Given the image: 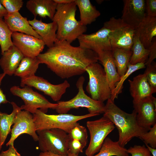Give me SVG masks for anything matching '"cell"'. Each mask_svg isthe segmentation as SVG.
Here are the masks:
<instances>
[{
  "label": "cell",
  "mask_w": 156,
  "mask_h": 156,
  "mask_svg": "<svg viewBox=\"0 0 156 156\" xmlns=\"http://www.w3.org/2000/svg\"><path fill=\"white\" fill-rule=\"evenodd\" d=\"M145 144H149L152 148H156V124L152 127L148 131L143 134L139 138Z\"/></svg>",
  "instance_id": "cell-34"
},
{
  "label": "cell",
  "mask_w": 156,
  "mask_h": 156,
  "mask_svg": "<svg viewBox=\"0 0 156 156\" xmlns=\"http://www.w3.org/2000/svg\"><path fill=\"white\" fill-rule=\"evenodd\" d=\"M147 66L146 78L148 83L154 93L156 92V66L152 63Z\"/></svg>",
  "instance_id": "cell-35"
},
{
  "label": "cell",
  "mask_w": 156,
  "mask_h": 156,
  "mask_svg": "<svg viewBox=\"0 0 156 156\" xmlns=\"http://www.w3.org/2000/svg\"><path fill=\"white\" fill-rule=\"evenodd\" d=\"M103 116L109 119L117 129L119 136L118 141L123 147L133 138H140L148 131L139 125L134 109L131 113H127L116 105L110 99L107 100L105 105Z\"/></svg>",
  "instance_id": "cell-2"
},
{
  "label": "cell",
  "mask_w": 156,
  "mask_h": 156,
  "mask_svg": "<svg viewBox=\"0 0 156 156\" xmlns=\"http://www.w3.org/2000/svg\"><path fill=\"white\" fill-rule=\"evenodd\" d=\"M12 32L4 20L0 18V45L1 55L13 45L12 39Z\"/></svg>",
  "instance_id": "cell-31"
},
{
  "label": "cell",
  "mask_w": 156,
  "mask_h": 156,
  "mask_svg": "<svg viewBox=\"0 0 156 156\" xmlns=\"http://www.w3.org/2000/svg\"><path fill=\"white\" fill-rule=\"evenodd\" d=\"M10 91L13 95L20 97L23 100L24 104L20 107L21 110L24 109L32 114L38 108L46 113L49 109H55L57 105V103H51L43 95L28 86L22 88L13 86L10 88Z\"/></svg>",
  "instance_id": "cell-9"
},
{
  "label": "cell",
  "mask_w": 156,
  "mask_h": 156,
  "mask_svg": "<svg viewBox=\"0 0 156 156\" xmlns=\"http://www.w3.org/2000/svg\"><path fill=\"white\" fill-rule=\"evenodd\" d=\"M4 20L12 32L23 33L42 39L30 25L27 18L23 16L19 12L8 14L4 17Z\"/></svg>",
  "instance_id": "cell-21"
},
{
  "label": "cell",
  "mask_w": 156,
  "mask_h": 156,
  "mask_svg": "<svg viewBox=\"0 0 156 156\" xmlns=\"http://www.w3.org/2000/svg\"><path fill=\"white\" fill-rule=\"evenodd\" d=\"M127 153L131 156H152L148 148L144 145H135L127 149Z\"/></svg>",
  "instance_id": "cell-36"
},
{
  "label": "cell",
  "mask_w": 156,
  "mask_h": 156,
  "mask_svg": "<svg viewBox=\"0 0 156 156\" xmlns=\"http://www.w3.org/2000/svg\"><path fill=\"white\" fill-rule=\"evenodd\" d=\"M38 146L41 152H50L61 155L68 153L69 137L67 132L58 128L36 131Z\"/></svg>",
  "instance_id": "cell-7"
},
{
  "label": "cell",
  "mask_w": 156,
  "mask_h": 156,
  "mask_svg": "<svg viewBox=\"0 0 156 156\" xmlns=\"http://www.w3.org/2000/svg\"><path fill=\"white\" fill-rule=\"evenodd\" d=\"M70 139L77 140L87 146L88 134L86 128L77 122L68 133Z\"/></svg>",
  "instance_id": "cell-32"
},
{
  "label": "cell",
  "mask_w": 156,
  "mask_h": 156,
  "mask_svg": "<svg viewBox=\"0 0 156 156\" xmlns=\"http://www.w3.org/2000/svg\"><path fill=\"white\" fill-rule=\"evenodd\" d=\"M110 30L103 26L97 31L90 34H83L77 38L79 47L92 50L97 53L111 50L109 37Z\"/></svg>",
  "instance_id": "cell-13"
},
{
  "label": "cell",
  "mask_w": 156,
  "mask_h": 156,
  "mask_svg": "<svg viewBox=\"0 0 156 156\" xmlns=\"http://www.w3.org/2000/svg\"><path fill=\"white\" fill-rule=\"evenodd\" d=\"M37 57H24L16 69L14 75L22 79L35 75L39 64Z\"/></svg>",
  "instance_id": "cell-26"
},
{
  "label": "cell",
  "mask_w": 156,
  "mask_h": 156,
  "mask_svg": "<svg viewBox=\"0 0 156 156\" xmlns=\"http://www.w3.org/2000/svg\"><path fill=\"white\" fill-rule=\"evenodd\" d=\"M139 125L148 131L156 124V99L153 96L133 104Z\"/></svg>",
  "instance_id": "cell-15"
},
{
  "label": "cell",
  "mask_w": 156,
  "mask_h": 156,
  "mask_svg": "<svg viewBox=\"0 0 156 156\" xmlns=\"http://www.w3.org/2000/svg\"><path fill=\"white\" fill-rule=\"evenodd\" d=\"M77 5L75 1L67 4H57L55 13L51 20L57 25V40L71 44L87 31L75 18Z\"/></svg>",
  "instance_id": "cell-3"
},
{
  "label": "cell",
  "mask_w": 156,
  "mask_h": 156,
  "mask_svg": "<svg viewBox=\"0 0 156 156\" xmlns=\"http://www.w3.org/2000/svg\"><path fill=\"white\" fill-rule=\"evenodd\" d=\"M85 81L83 76L78 79L76 83L78 92L74 97L68 101L57 102L55 109L57 112L66 114L71 109L83 107L87 108L89 113L99 115L103 114L105 105L103 103L94 100L85 94L83 88Z\"/></svg>",
  "instance_id": "cell-5"
},
{
  "label": "cell",
  "mask_w": 156,
  "mask_h": 156,
  "mask_svg": "<svg viewBox=\"0 0 156 156\" xmlns=\"http://www.w3.org/2000/svg\"><path fill=\"white\" fill-rule=\"evenodd\" d=\"M8 14L7 10L0 2V18L4 17Z\"/></svg>",
  "instance_id": "cell-42"
},
{
  "label": "cell",
  "mask_w": 156,
  "mask_h": 156,
  "mask_svg": "<svg viewBox=\"0 0 156 156\" xmlns=\"http://www.w3.org/2000/svg\"><path fill=\"white\" fill-rule=\"evenodd\" d=\"M103 26L110 30L109 37L112 48L131 50L135 29L124 23L121 18L114 17L105 22Z\"/></svg>",
  "instance_id": "cell-8"
},
{
  "label": "cell",
  "mask_w": 156,
  "mask_h": 156,
  "mask_svg": "<svg viewBox=\"0 0 156 156\" xmlns=\"http://www.w3.org/2000/svg\"><path fill=\"white\" fill-rule=\"evenodd\" d=\"M57 4H67L71 3L75 1V0H54Z\"/></svg>",
  "instance_id": "cell-43"
},
{
  "label": "cell",
  "mask_w": 156,
  "mask_h": 156,
  "mask_svg": "<svg viewBox=\"0 0 156 156\" xmlns=\"http://www.w3.org/2000/svg\"><path fill=\"white\" fill-rule=\"evenodd\" d=\"M32 114L36 131L58 128L64 130L67 133L79 121L99 115L89 113L82 115L67 114H48L39 109H37Z\"/></svg>",
  "instance_id": "cell-4"
},
{
  "label": "cell",
  "mask_w": 156,
  "mask_h": 156,
  "mask_svg": "<svg viewBox=\"0 0 156 156\" xmlns=\"http://www.w3.org/2000/svg\"><path fill=\"white\" fill-rule=\"evenodd\" d=\"M33 114L28 111H20L14 120V125L11 130V136L6 143L7 146L14 145V140L20 135L27 134L31 136L35 141L38 140V136Z\"/></svg>",
  "instance_id": "cell-12"
},
{
  "label": "cell",
  "mask_w": 156,
  "mask_h": 156,
  "mask_svg": "<svg viewBox=\"0 0 156 156\" xmlns=\"http://www.w3.org/2000/svg\"><path fill=\"white\" fill-rule=\"evenodd\" d=\"M131 50L132 53L129 64L134 65L141 62L145 63L148 59L149 51L144 47L135 34L133 38Z\"/></svg>",
  "instance_id": "cell-29"
},
{
  "label": "cell",
  "mask_w": 156,
  "mask_h": 156,
  "mask_svg": "<svg viewBox=\"0 0 156 156\" xmlns=\"http://www.w3.org/2000/svg\"><path fill=\"white\" fill-rule=\"evenodd\" d=\"M38 156H79L78 155L68 153L67 155H61L55 154L50 152H41Z\"/></svg>",
  "instance_id": "cell-41"
},
{
  "label": "cell",
  "mask_w": 156,
  "mask_h": 156,
  "mask_svg": "<svg viewBox=\"0 0 156 156\" xmlns=\"http://www.w3.org/2000/svg\"><path fill=\"white\" fill-rule=\"evenodd\" d=\"M86 126L90 140L85 154L86 156H92L99 151L105 139L115 127L112 121L103 116L99 119L87 121Z\"/></svg>",
  "instance_id": "cell-10"
},
{
  "label": "cell",
  "mask_w": 156,
  "mask_h": 156,
  "mask_svg": "<svg viewBox=\"0 0 156 156\" xmlns=\"http://www.w3.org/2000/svg\"><path fill=\"white\" fill-rule=\"evenodd\" d=\"M0 2L7 10L8 14L19 12L23 4L22 0H0Z\"/></svg>",
  "instance_id": "cell-33"
},
{
  "label": "cell",
  "mask_w": 156,
  "mask_h": 156,
  "mask_svg": "<svg viewBox=\"0 0 156 156\" xmlns=\"http://www.w3.org/2000/svg\"><path fill=\"white\" fill-rule=\"evenodd\" d=\"M0 66L3 73L9 76L14 75L21 61L24 57L14 45L11 46L2 55Z\"/></svg>",
  "instance_id": "cell-19"
},
{
  "label": "cell",
  "mask_w": 156,
  "mask_h": 156,
  "mask_svg": "<svg viewBox=\"0 0 156 156\" xmlns=\"http://www.w3.org/2000/svg\"><path fill=\"white\" fill-rule=\"evenodd\" d=\"M37 57L40 64H45L63 79L83 74L88 66L98 61V55L95 52L57 40L52 47Z\"/></svg>",
  "instance_id": "cell-1"
},
{
  "label": "cell",
  "mask_w": 156,
  "mask_h": 156,
  "mask_svg": "<svg viewBox=\"0 0 156 156\" xmlns=\"http://www.w3.org/2000/svg\"><path fill=\"white\" fill-rule=\"evenodd\" d=\"M145 3L146 16L156 17V0H146Z\"/></svg>",
  "instance_id": "cell-37"
},
{
  "label": "cell",
  "mask_w": 156,
  "mask_h": 156,
  "mask_svg": "<svg viewBox=\"0 0 156 156\" xmlns=\"http://www.w3.org/2000/svg\"><path fill=\"white\" fill-rule=\"evenodd\" d=\"M145 145L151 152L153 156H156V149L152 148L147 144H145Z\"/></svg>",
  "instance_id": "cell-44"
},
{
  "label": "cell",
  "mask_w": 156,
  "mask_h": 156,
  "mask_svg": "<svg viewBox=\"0 0 156 156\" xmlns=\"http://www.w3.org/2000/svg\"><path fill=\"white\" fill-rule=\"evenodd\" d=\"M146 75L147 71L145 70L143 74L134 77L132 80H128L130 92L133 99V104L152 96L154 93L148 83Z\"/></svg>",
  "instance_id": "cell-17"
},
{
  "label": "cell",
  "mask_w": 156,
  "mask_h": 156,
  "mask_svg": "<svg viewBox=\"0 0 156 156\" xmlns=\"http://www.w3.org/2000/svg\"><path fill=\"white\" fill-rule=\"evenodd\" d=\"M0 156H21V155L14 145H10L7 150L1 151Z\"/></svg>",
  "instance_id": "cell-39"
},
{
  "label": "cell",
  "mask_w": 156,
  "mask_h": 156,
  "mask_svg": "<svg viewBox=\"0 0 156 156\" xmlns=\"http://www.w3.org/2000/svg\"><path fill=\"white\" fill-rule=\"evenodd\" d=\"M13 44L24 57H36L45 45L42 39L23 33L14 32L12 35Z\"/></svg>",
  "instance_id": "cell-14"
},
{
  "label": "cell",
  "mask_w": 156,
  "mask_h": 156,
  "mask_svg": "<svg viewBox=\"0 0 156 156\" xmlns=\"http://www.w3.org/2000/svg\"><path fill=\"white\" fill-rule=\"evenodd\" d=\"M135 34L144 47L148 49L156 36V17L146 16L135 29Z\"/></svg>",
  "instance_id": "cell-20"
},
{
  "label": "cell",
  "mask_w": 156,
  "mask_h": 156,
  "mask_svg": "<svg viewBox=\"0 0 156 156\" xmlns=\"http://www.w3.org/2000/svg\"><path fill=\"white\" fill-rule=\"evenodd\" d=\"M20 85L21 87L28 86L33 87L43 92L49 96L54 101H58L70 86L69 83L67 80L58 84L51 83L43 78L34 75L21 79Z\"/></svg>",
  "instance_id": "cell-11"
},
{
  "label": "cell",
  "mask_w": 156,
  "mask_h": 156,
  "mask_svg": "<svg viewBox=\"0 0 156 156\" xmlns=\"http://www.w3.org/2000/svg\"><path fill=\"white\" fill-rule=\"evenodd\" d=\"M111 50L102 51L98 55V61L104 67L107 80L112 91L115 88L116 83L119 81L120 77L117 73Z\"/></svg>",
  "instance_id": "cell-22"
},
{
  "label": "cell",
  "mask_w": 156,
  "mask_h": 156,
  "mask_svg": "<svg viewBox=\"0 0 156 156\" xmlns=\"http://www.w3.org/2000/svg\"><path fill=\"white\" fill-rule=\"evenodd\" d=\"M29 22L36 32L41 37L42 40L48 48L52 47L57 40L56 32L57 25L53 21L49 23L43 22L41 19L38 20L36 17Z\"/></svg>",
  "instance_id": "cell-18"
},
{
  "label": "cell",
  "mask_w": 156,
  "mask_h": 156,
  "mask_svg": "<svg viewBox=\"0 0 156 156\" xmlns=\"http://www.w3.org/2000/svg\"><path fill=\"white\" fill-rule=\"evenodd\" d=\"M145 68V63L143 62L134 65L129 63L128 66L127 70L123 76L120 77L119 81L116 83L115 88L111 91L110 98L111 100L114 102V100L117 98L118 95L122 92L124 82L131 74L137 70Z\"/></svg>",
  "instance_id": "cell-30"
},
{
  "label": "cell",
  "mask_w": 156,
  "mask_h": 156,
  "mask_svg": "<svg viewBox=\"0 0 156 156\" xmlns=\"http://www.w3.org/2000/svg\"><path fill=\"white\" fill-rule=\"evenodd\" d=\"M129 156L127 149L108 137L105 139L98 153L92 156Z\"/></svg>",
  "instance_id": "cell-28"
},
{
  "label": "cell",
  "mask_w": 156,
  "mask_h": 156,
  "mask_svg": "<svg viewBox=\"0 0 156 156\" xmlns=\"http://www.w3.org/2000/svg\"><path fill=\"white\" fill-rule=\"evenodd\" d=\"M148 49L149 51V54L148 59L145 63V66H146L151 64L156 58V40L155 38L152 44Z\"/></svg>",
  "instance_id": "cell-38"
},
{
  "label": "cell",
  "mask_w": 156,
  "mask_h": 156,
  "mask_svg": "<svg viewBox=\"0 0 156 156\" xmlns=\"http://www.w3.org/2000/svg\"><path fill=\"white\" fill-rule=\"evenodd\" d=\"M121 19L135 29L146 16L144 0H123Z\"/></svg>",
  "instance_id": "cell-16"
},
{
  "label": "cell",
  "mask_w": 156,
  "mask_h": 156,
  "mask_svg": "<svg viewBox=\"0 0 156 156\" xmlns=\"http://www.w3.org/2000/svg\"><path fill=\"white\" fill-rule=\"evenodd\" d=\"M57 4L54 0H29L26 3L27 9L36 17L47 16L52 20L56 11Z\"/></svg>",
  "instance_id": "cell-23"
},
{
  "label": "cell",
  "mask_w": 156,
  "mask_h": 156,
  "mask_svg": "<svg viewBox=\"0 0 156 156\" xmlns=\"http://www.w3.org/2000/svg\"><path fill=\"white\" fill-rule=\"evenodd\" d=\"M86 71L89 77L86 90L91 98L103 103L110 99L111 91L105 73L101 65L97 62L90 64L86 68Z\"/></svg>",
  "instance_id": "cell-6"
},
{
  "label": "cell",
  "mask_w": 156,
  "mask_h": 156,
  "mask_svg": "<svg viewBox=\"0 0 156 156\" xmlns=\"http://www.w3.org/2000/svg\"><path fill=\"white\" fill-rule=\"evenodd\" d=\"M13 110L11 113L8 114L0 111V151L4 144L7 136L11 131V127L14 124V120L18 113L21 110L15 102L10 103Z\"/></svg>",
  "instance_id": "cell-24"
},
{
  "label": "cell",
  "mask_w": 156,
  "mask_h": 156,
  "mask_svg": "<svg viewBox=\"0 0 156 156\" xmlns=\"http://www.w3.org/2000/svg\"><path fill=\"white\" fill-rule=\"evenodd\" d=\"M75 2L79 10V21L84 26L91 24L101 15L100 12L89 0H75Z\"/></svg>",
  "instance_id": "cell-25"
},
{
  "label": "cell",
  "mask_w": 156,
  "mask_h": 156,
  "mask_svg": "<svg viewBox=\"0 0 156 156\" xmlns=\"http://www.w3.org/2000/svg\"><path fill=\"white\" fill-rule=\"evenodd\" d=\"M5 75V74L3 73H0V105L1 104H6L9 102L0 88L2 80Z\"/></svg>",
  "instance_id": "cell-40"
},
{
  "label": "cell",
  "mask_w": 156,
  "mask_h": 156,
  "mask_svg": "<svg viewBox=\"0 0 156 156\" xmlns=\"http://www.w3.org/2000/svg\"><path fill=\"white\" fill-rule=\"evenodd\" d=\"M111 51L117 73L121 77L127 70L132 51L131 50L117 48H112Z\"/></svg>",
  "instance_id": "cell-27"
}]
</instances>
